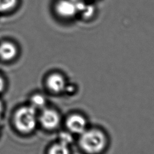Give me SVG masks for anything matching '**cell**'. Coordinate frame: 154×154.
<instances>
[{
  "label": "cell",
  "instance_id": "1",
  "mask_svg": "<svg viewBox=\"0 0 154 154\" xmlns=\"http://www.w3.org/2000/svg\"><path fill=\"white\" fill-rule=\"evenodd\" d=\"M16 128L21 132L29 133L36 127L37 116L36 109L31 105L20 108L14 116Z\"/></svg>",
  "mask_w": 154,
  "mask_h": 154
},
{
  "label": "cell",
  "instance_id": "2",
  "mask_svg": "<svg viewBox=\"0 0 154 154\" xmlns=\"http://www.w3.org/2000/svg\"><path fill=\"white\" fill-rule=\"evenodd\" d=\"M80 145L87 152L91 154L100 152L105 146V138L100 131L91 130L82 133Z\"/></svg>",
  "mask_w": 154,
  "mask_h": 154
},
{
  "label": "cell",
  "instance_id": "3",
  "mask_svg": "<svg viewBox=\"0 0 154 154\" xmlns=\"http://www.w3.org/2000/svg\"><path fill=\"white\" fill-rule=\"evenodd\" d=\"M39 120L44 128L48 129H53L58 125L60 117L55 111L51 109H45L42 112Z\"/></svg>",
  "mask_w": 154,
  "mask_h": 154
},
{
  "label": "cell",
  "instance_id": "4",
  "mask_svg": "<svg viewBox=\"0 0 154 154\" xmlns=\"http://www.w3.org/2000/svg\"><path fill=\"white\" fill-rule=\"evenodd\" d=\"M86 122L85 119L79 115L70 116L67 120V126L74 133L82 134L85 131Z\"/></svg>",
  "mask_w": 154,
  "mask_h": 154
},
{
  "label": "cell",
  "instance_id": "5",
  "mask_svg": "<svg viewBox=\"0 0 154 154\" xmlns=\"http://www.w3.org/2000/svg\"><path fill=\"white\" fill-rule=\"evenodd\" d=\"M16 46L10 42H4L0 44V58L5 61L13 59L17 55Z\"/></svg>",
  "mask_w": 154,
  "mask_h": 154
},
{
  "label": "cell",
  "instance_id": "6",
  "mask_svg": "<svg viewBox=\"0 0 154 154\" xmlns=\"http://www.w3.org/2000/svg\"><path fill=\"white\" fill-rule=\"evenodd\" d=\"M47 85L49 88L54 92L62 91L65 87V81L64 78L58 74H52L47 79Z\"/></svg>",
  "mask_w": 154,
  "mask_h": 154
},
{
  "label": "cell",
  "instance_id": "7",
  "mask_svg": "<svg viewBox=\"0 0 154 154\" xmlns=\"http://www.w3.org/2000/svg\"><path fill=\"white\" fill-rule=\"evenodd\" d=\"M73 5L67 0H60L56 5L57 13L62 16H68L71 14V8Z\"/></svg>",
  "mask_w": 154,
  "mask_h": 154
},
{
  "label": "cell",
  "instance_id": "8",
  "mask_svg": "<svg viewBox=\"0 0 154 154\" xmlns=\"http://www.w3.org/2000/svg\"><path fill=\"white\" fill-rule=\"evenodd\" d=\"M46 103L45 97L40 94H34L31 98V106L35 109L42 108Z\"/></svg>",
  "mask_w": 154,
  "mask_h": 154
},
{
  "label": "cell",
  "instance_id": "9",
  "mask_svg": "<svg viewBox=\"0 0 154 154\" xmlns=\"http://www.w3.org/2000/svg\"><path fill=\"white\" fill-rule=\"evenodd\" d=\"M49 154H69V152L67 146L60 143L50 149Z\"/></svg>",
  "mask_w": 154,
  "mask_h": 154
},
{
  "label": "cell",
  "instance_id": "10",
  "mask_svg": "<svg viewBox=\"0 0 154 154\" xmlns=\"http://www.w3.org/2000/svg\"><path fill=\"white\" fill-rule=\"evenodd\" d=\"M17 0H0V11H7L14 8Z\"/></svg>",
  "mask_w": 154,
  "mask_h": 154
},
{
  "label": "cell",
  "instance_id": "11",
  "mask_svg": "<svg viewBox=\"0 0 154 154\" xmlns=\"http://www.w3.org/2000/svg\"><path fill=\"white\" fill-rule=\"evenodd\" d=\"M60 139L61 143L67 146L69 144L72 143L73 138L70 134L67 132H63L60 135Z\"/></svg>",
  "mask_w": 154,
  "mask_h": 154
},
{
  "label": "cell",
  "instance_id": "12",
  "mask_svg": "<svg viewBox=\"0 0 154 154\" xmlns=\"http://www.w3.org/2000/svg\"><path fill=\"white\" fill-rule=\"evenodd\" d=\"M5 87V81L2 76L0 75V93L3 91Z\"/></svg>",
  "mask_w": 154,
  "mask_h": 154
},
{
  "label": "cell",
  "instance_id": "13",
  "mask_svg": "<svg viewBox=\"0 0 154 154\" xmlns=\"http://www.w3.org/2000/svg\"><path fill=\"white\" fill-rule=\"evenodd\" d=\"M3 111H4V106L2 102L0 100V119L2 117V114H3Z\"/></svg>",
  "mask_w": 154,
  "mask_h": 154
}]
</instances>
